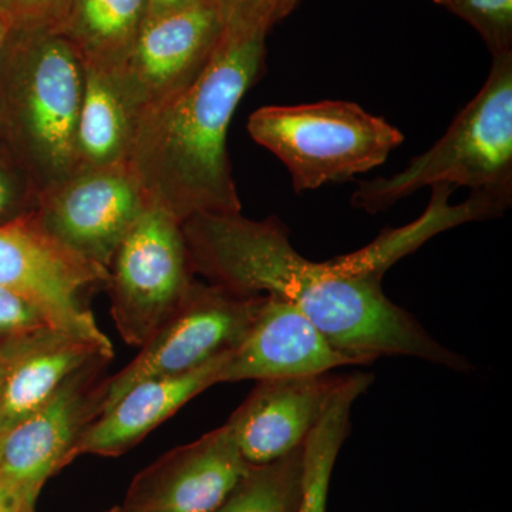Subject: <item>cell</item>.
<instances>
[{"mask_svg":"<svg viewBox=\"0 0 512 512\" xmlns=\"http://www.w3.org/2000/svg\"><path fill=\"white\" fill-rule=\"evenodd\" d=\"M192 272L245 298L274 296L295 306L333 348L359 365L382 356H409L457 372L463 356L437 342L383 292L384 272L448 228L446 211L430 204L413 224L384 231L369 247L333 261H309L278 218L198 214L183 224Z\"/></svg>","mask_w":512,"mask_h":512,"instance_id":"obj_1","label":"cell"},{"mask_svg":"<svg viewBox=\"0 0 512 512\" xmlns=\"http://www.w3.org/2000/svg\"><path fill=\"white\" fill-rule=\"evenodd\" d=\"M272 26L266 19L227 20L200 76L137 121L128 168L151 204L181 224L198 214L241 212L228 128L239 101L258 79Z\"/></svg>","mask_w":512,"mask_h":512,"instance_id":"obj_2","label":"cell"},{"mask_svg":"<svg viewBox=\"0 0 512 512\" xmlns=\"http://www.w3.org/2000/svg\"><path fill=\"white\" fill-rule=\"evenodd\" d=\"M84 63L57 29L10 28L0 56V143L40 194L79 167Z\"/></svg>","mask_w":512,"mask_h":512,"instance_id":"obj_3","label":"cell"},{"mask_svg":"<svg viewBox=\"0 0 512 512\" xmlns=\"http://www.w3.org/2000/svg\"><path fill=\"white\" fill-rule=\"evenodd\" d=\"M483 89L441 140L400 173L362 183L352 198L377 214L427 185L470 187L507 204L512 192V53L493 56Z\"/></svg>","mask_w":512,"mask_h":512,"instance_id":"obj_4","label":"cell"},{"mask_svg":"<svg viewBox=\"0 0 512 512\" xmlns=\"http://www.w3.org/2000/svg\"><path fill=\"white\" fill-rule=\"evenodd\" d=\"M248 133L285 164L298 194L367 173L404 141L386 120L332 100L262 107L249 117Z\"/></svg>","mask_w":512,"mask_h":512,"instance_id":"obj_5","label":"cell"},{"mask_svg":"<svg viewBox=\"0 0 512 512\" xmlns=\"http://www.w3.org/2000/svg\"><path fill=\"white\" fill-rule=\"evenodd\" d=\"M104 288L127 345L141 348L168 318L194 279L181 222L150 204L120 242Z\"/></svg>","mask_w":512,"mask_h":512,"instance_id":"obj_6","label":"cell"},{"mask_svg":"<svg viewBox=\"0 0 512 512\" xmlns=\"http://www.w3.org/2000/svg\"><path fill=\"white\" fill-rule=\"evenodd\" d=\"M261 302L262 296L245 298L208 282H192L140 353L106 379L101 413L137 383L183 375L231 353L247 336Z\"/></svg>","mask_w":512,"mask_h":512,"instance_id":"obj_7","label":"cell"},{"mask_svg":"<svg viewBox=\"0 0 512 512\" xmlns=\"http://www.w3.org/2000/svg\"><path fill=\"white\" fill-rule=\"evenodd\" d=\"M101 356L74 373L55 396L0 434V488L33 512L43 484L76 457L84 431L100 416L110 362Z\"/></svg>","mask_w":512,"mask_h":512,"instance_id":"obj_8","label":"cell"},{"mask_svg":"<svg viewBox=\"0 0 512 512\" xmlns=\"http://www.w3.org/2000/svg\"><path fill=\"white\" fill-rule=\"evenodd\" d=\"M150 204L127 164L80 167L40 194L32 220L67 251L107 271Z\"/></svg>","mask_w":512,"mask_h":512,"instance_id":"obj_9","label":"cell"},{"mask_svg":"<svg viewBox=\"0 0 512 512\" xmlns=\"http://www.w3.org/2000/svg\"><path fill=\"white\" fill-rule=\"evenodd\" d=\"M109 272L47 237L32 217L0 227V286L35 303L57 330L113 350L84 296L104 286Z\"/></svg>","mask_w":512,"mask_h":512,"instance_id":"obj_10","label":"cell"},{"mask_svg":"<svg viewBox=\"0 0 512 512\" xmlns=\"http://www.w3.org/2000/svg\"><path fill=\"white\" fill-rule=\"evenodd\" d=\"M212 0L146 19L126 62L113 76L136 117L177 96L205 69L225 29Z\"/></svg>","mask_w":512,"mask_h":512,"instance_id":"obj_11","label":"cell"},{"mask_svg":"<svg viewBox=\"0 0 512 512\" xmlns=\"http://www.w3.org/2000/svg\"><path fill=\"white\" fill-rule=\"evenodd\" d=\"M249 468L224 424L138 474L120 512H214Z\"/></svg>","mask_w":512,"mask_h":512,"instance_id":"obj_12","label":"cell"},{"mask_svg":"<svg viewBox=\"0 0 512 512\" xmlns=\"http://www.w3.org/2000/svg\"><path fill=\"white\" fill-rule=\"evenodd\" d=\"M343 376L259 380L225 426L251 466H264L302 447L322 419Z\"/></svg>","mask_w":512,"mask_h":512,"instance_id":"obj_13","label":"cell"},{"mask_svg":"<svg viewBox=\"0 0 512 512\" xmlns=\"http://www.w3.org/2000/svg\"><path fill=\"white\" fill-rule=\"evenodd\" d=\"M349 365L359 363L333 348L295 306L262 296L247 336L222 366L220 383L323 375Z\"/></svg>","mask_w":512,"mask_h":512,"instance_id":"obj_14","label":"cell"},{"mask_svg":"<svg viewBox=\"0 0 512 512\" xmlns=\"http://www.w3.org/2000/svg\"><path fill=\"white\" fill-rule=\"evenodd\" d=\"M113 350L45 326L0 342V434L45 406L82 367Z\"/></svg>","mask_w":512,"mask_h":512,"instance_id":"obj_15","label":"cell"},{"mask_svg":"<svg viewBox=\"0 0 512 512\" xmlns=\"http://www.w3.org/2000/svg\"><path fill=\"white\" fill-rule=\"evenodd\" d=\"M228 356L183 375L137 383L87 427L74 454L117 457L126 453L195 396L220 383Z\"/></svg>","mask_w":512,"mask_h":512,"instance_id":"obj_16","label":"cell"},{"mask_svg":"<svg viewBox=\"0 0 512 512\" xmlns=\"http://www.w3.org/2000/svg\"><path fill=\"white\" fill-rule=\"evenodd\" d=\"M136 117L127 106L113 73L84 64V87L77 121L79 167L127 164Z\"/></svg>","mask_w":512,"mask_h":512,"instance_id":"obj_17","label":"cell"},{"mask_svg":"<svg viewBox=\"0 0 512 512\" xmlns=\"http://www.w3.org/2000/svg\"><path fill=\"white\" fill-rule=\"evenodd\" d=\"M147 19V0H73L60 32L86 66L114 72L126 62Z\"/></svg>","mask_w":512,"mask_h":512,"instance_id":"obj_18","label":"cell"},{"mask_svg":"<svg viewBox=\"0 0 512 512\" xmlns=\"http://www.w3.org/2000/svg\"><path fill=\"white\" fill-rule=\"evenodd\" d=\"M372 375L343 376L332 402L303 443L302 493L298 512H326L330 477L348 437L353 403L369 389Z\"/></svg>","mask_w":512,"mask_h":512,"instance_id":"obj_19","label":"cell"},{"mask_svg":"<svg viewBox=\"0 0 512 512\" xmlns=\"http://www.w3.org/2000/svg\"><path fill=\"white\" fill-rule=\"evenodd\" d=\"M303 446L247 476L214 512H298L302 493Z\"/></svg>","mask_w":512,"mask_h":512,"instance_id":"obj_20","label":"cell"},{"mask_svg":"<svg viewBox=\"0 0 512 512\" xmlns=\"http://www.w3.org/2000/svg\"><path fill=\"white\" fill-rule=\"evenodd\" d=\"M444 6L480 33L493 56L512 53V0H447Z\"/></svg>","mask_w":512,"mask_h":512,"instance_id":"obj_21","label":"cell"},{"mask_svg":"<svg viewBox=\"0 0 512 512\" xmlns=\"http://www.w3.org/2000/svg\"><path fill=\"white\" fill-rule=\"evenodd\" d=\"M39 198V188L28 171L0 143V227L28 220Z\"/></svg>","mask_w":512,"mask_h":512,"instance_id":"obj_22","label":"cell"},{"mask_svg":"<svg viewBox=\"0 0 512 512\" xmlns=\"http://www.w3.org/2000/svg\"><path fill=\"white\" fill-rule=\"evenodd\" d=\"M73 0H0V15L10 28L60 29Z\"/></svg>","mask_w":512,"mask_h":512,"instance_id":"obj_23","label":"cell"},{"mask_svg":"<svg viewBox=\"0 0 512 512\" xmlns=\"http://www.w3.org/2000/svg\"><path fill=\"white\" fill-rule=\"evenodd\" d=\"M45 326L52 325L35 303L19 292L0 286V342Z\"/></svg>","mask_w":512,"mask_h":512,"instance_id":"obj_24","label":"cell"},{"mask_svg":"<svg viewBox=\"0 0 512 512\" xmlns=\"http://www.w3.org/2000/svg\"><path fill=\"white\" fill-rule=\"evenodd\" d=\"M225 22L232 19H266L272 23L285 18L299 0H212Z\"/></svg>","mask_w":512,"mask_h":512,"instance_id":"obj_25","label":"cell"},{"mask_svg":"<svg viewBox=\"0 0 512 512\" xmlns=\"http://www.w3.org/2000/svg\"><path fill=\"white\" fill-rule=\"evenodd\" d=\"M201 2L204 0H147V19L188 9Z\"/></svg>","mask_w":512,"mask_h":512,"instance_id":"obj_26","label":"cell"},{"mask_svg":"<svg viewBox=\"0 0 512 512\" xmlns=\"http://www.w3.org/2000/svg\"><path fill=\"white\" fill-rule=\"evenodd\" d=\"M0 512H25L20 507L18 501L8 493V491L0 488Z\"/></svg>","mask_w":512,"mask_h":512,"instance_id":"obj_27","label":"cell"},{"mask_svg":"<svg viewBox=\"0 0 512 512\" xmlns=\"http://www.w3.org/2000/svg\"><path fill=\"white\" fill-rule=\"evenodd\" d=\"M10 32V25L8 20L3 18L2 15H0V56H2L3 47L6 45V40H8Z\"/></svg>","mask_w":512,"mask_h":512,"instance_id":"obj_28","label":"cell"},{"mask_svg":"<svg viewBox=\"0 0 512 512\" xmlns=\"http://www.w3.org/2000/svg\"><path fill=\"white\" fill-rule=\"evenodd\" d=\"M433 2L439 3V5H444V3L447 2V0H433Z\"/></svg>","mask_w":512,"mask_h":512,"instance_id":"obj_29","label":"cell"},{"mask_svg":"<svg viewBox=\"0 0 512 512\" xmlns=\"http://www.w3.org/2000/svg\"><path fill=\"white\" fill-rule=\"evenodd\" d=\"M107 512H120V508H113V510Z\"/></svg>","mask_w":512,"mask_h":512,"instance_id":"obj_30","label":"cell"}]
</instances>
